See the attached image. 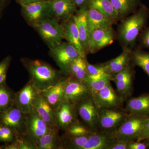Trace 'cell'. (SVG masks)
I'll list each match as a JSON object with an SVG mask.
<instances>
[{
  "mask_svg": "<svg viewBox=\"0 0 149 149\" xmlns=\"http://www.w3.org/2000/svg\"><path fill=\"white\" fill-rule=\"evenodd\" d=\"M148 145L143 141H132L128 142L127 149H148Z\"/></svg>",
  "mask_w": 149,
  "mask_h": 149,
  "instance_id": "f35d334b",
  "label": "cell"
},
{
  "mask_svg": "<svg viewBox=\"0 0 149 149\" xmlns=\"http://www.w3.org/2000/svg\"><path fill=\"white\" fill-rule=\"evenodd\" d=\"M87 12L88 9L85 7L80 8L72 17L77 26L81 44L87 54L88 53V41L89 37Z\"/></svg>",
  "mask_w": 149,
  "mask_h": 149,
  "instance_id": "603a6c76",
  "label": "cell"
},
{
  "mask_svg": "<svg viewBox=\"0 0 149 149\" xmlns=\"http://www.w3.org/2000/svg\"><path fill=\"white\" fill-rule=\"evenodd\" d=\"M124 109L130 114L149 116V93L137 97H130L125 100Z\"/></svg>",
  "mask_w": 149,
  "mask_h": 149,
  "instance_id": "ffe728a7",
  "label": "cell"
},
{
  "mask_svg": "<svg viewBox=\"0 0 149 149\" xmlns=\"http://www.w3.org/2000/svg\"><path fill=\"white\" fill-rule=\"evenodd\" d=\"M87 69L88 75H97L109 74L107 73L101 65H93L87 62Z\"/></svg>",
  "mask_w": 149,
  "mask_h": 149,
  "instance_id": "8d00e7d4",
  "label": "cell"
},
{
  "mask_svg": "<svg viewBox=\"0 0 149 149\" xmlns=\"http://www.w3.org/2000/svg\"><path fill=\"white\" fill-rule=\"evenodd\" d=\"M129 114L123 108L99 109L97 132L111 134L119 128Z\"/></svg>",
  "mask_w": 149,
  "mask_h": 149,
  "instance_id": "277c9868",
  "label": "cell"
},
{
  "mask_svg": "<svg viewBox=\"0 0 149 149\" xmlns=\"http://www.w3.org/2000/svg\"><path fill=\"white\" fill-rule=\"evenodd\" d=\"M111 80L109 79L92 80L87 78L85 83L88 87L90 95H93L110 83Z\"/></svg>",
  "mask_w": 149,
  "mask_h": 149,
  "instance_id": "836d02e7",
  "label": "cell"
},
{
  "mask_svg": "<svg viewBox=\"0 0 149 149\" xmlns=\"http://www.w3.org/2000/svg\"><path fill=\"white\" fill-rule=\"evenodd\" d=\"M21 61L29 73V80L40 92L55 85L63 77L61 71L42 61L23 58Z\"/></svg>",
  "mask_w": 149,
  "mask_h": 149,
  "instance_id": "6da1fadb",
  "label": "cell"
},
{
  "mask_svg": "<svg viewBox=\"0 0 149 149\" xmlns=\"http://www.w3.org/2000/svg\"><path fill=\"white\" fill-rule=\"evenodd\" d=\"M25 126L26 134L36 146L39 139L43 135L52 130H58L50 128L35 109L26 114Z\"/></svg>",
  "mask_w": 149,
  "mask_h": 149,
  "instance_id": "8fae6325",
  "label": "cell"
},
{
  "mask_svg": "<svg viewBox=\"0 0 149 149\" xmlns=\"http://www.w3.org/2000/svg\"><path fill=\"white\" fill-rule=\"evenodd\" d=\"M62 27L64 38L68 42L71 44L77 50L81 57L86 59L87 53L81 44L77 26L72 17L65 22Z\"/></svg>",
  "mask_w": 149,
  "mask_h": 149,
  "instance_id": "7402d4cb",
  "label": "cell"
},
{
  "mask_svg": "<svg viewBox=\"0 0 149 149\" xmlns=\"http://www.w3.org/2000/svg\"><path fill=\"white\" fill-rule=\"evenodd\" d=\"M55 119L59 130L65 131L70 124L80 119L76 106L65 100L55 110Z\"/></svg>",
  "mask_w": 149,
  "mask_h": 149,
  "instance_id": "5bb4252c",
  "label": "cell"
},
{
  "mask_svg": "<svg viewBox=\"0 0 149 149\" xmlns=\"http://www.w3.org/2000/svg\"><path fill=\"white\" fill-rule=\"evenodd\" d=\"M89 35L95 29L111 27L114 21L104 15L99 11L89 7L87 12Z\"/></svg>",
  "mask_w": 149,
  "mask_h": 149,
  "instance_id": "cb8c5ba5",
  "label": "cell"
},
{
  "mask_svg": "<svg viewBox=\"0 0 149 149\" xmlns=\"http://www.w3.org/2000/svg\"><path fill=\"white\" fill-rule=\"evenodd\" d=\"M76 7L80 8L85 7V6L88 4L89 0H72Z\"/></svg>",
  "mask_w": 149,
  "mask_h": 149,
  "instance_id": "7bdbcfd3",
  "label": "cell"
},
{
  "mask_svg": "<svg viewBox=\"0 0 149 149\" xmlns=\"http://www.w3.org/2000/svg\"><path fill=\"white\" fill-rule=\"evenodd\" d=\"M45 1L47 0H16L17 2L21 6L27 5L33 3Z\"/></svg>",
  "mask_w": 149,
  "mask_h": 149,
  "instance_id": "b9f144b4",
  "label": "cell"
},
{
  "mask_svg": "<svg viewBox=\"0 0 149 149\" xmlns=\"http://www.w3.org/2000/svg\"><path fill=\"white\" fill-rule=\"evenodd\" d=\"M10 0H0V19L2 16L3 12L8 5Z\"/></svg>",
  "mask_w": 149,
  "mask_h": 149,
  "instance_id": "ee69618b",
  "label": "cell"
},
{
  "mask_svg": "<svg viewBox=\"0 0 149 149\" xmlns=\"http://www.w3.org/2000/svg\"><path fill=\"white\" fill-rule=\"evenodd\" d=\"M67 81L68 77H63L55 85L40 92L54 111L65 100V92Z\"/></svg>",
  "mask_w": 149,
  "mask_h": 149,
  "instance_id": "e0dca14e",
  "label": "cell"
},
{
  "mask_svg": "<svg viewBox=\"0 0 149 149\" xmlns=\"http://www.w3.org/2000/svg\"><path fill=\"white\" fill-rule=\"evenodd\" d=\"M2 125V124L1 123L0 121V126H1Z\"/></svg>",
  "mask_w": 149,
  "mask_h": 149,
  "instance_id": "c3c4849f",
  "label": "cell"
},
{
  "mask_svg": "<svg viewBox=\"0 0 149 149\" xmlns=\"http://www.w3.org/2000/svg\"><path fill=\"white\" fill-rule=\"evenodd\" d=\"M59 130H52L42 136L37 145V149H65L63 137L58 135Z\"/></svg>",
  "mask_w": 149,
  "mask_h": 149,
  "instance_id": "d4e9b609",
  "label": "cell"
},
{
  "mask_svg": "<svg viewBox=\"0 0 149 149\" xmlns=\"http://www.w3.org/2000/svg\"><path fill=\"white\" fill-rule=\"evenodd\" d=\"M91 96L99 109L123 108L125 101L124 99L115 91L111 83Z\"/></svg>",
  "mask_w": 149,
  "mask_h": 149,
  "instance_id": "7c38bea8",
  "label": "cell"
},
{
  "mask_svg": "<svg viewBox=\"0 0 149 149\" xmlns=\"http://www.w3.org/2000/svg\"><path fill=\"white\" fill-rule=\"evenodd\" d=\"M149 116L130 114L117 130L110 134L116 141H137Z\"/></svg>",
  "mask_w": 149,
  "mask_h": 149,
  "instance_id": "3957f363",
  "label": "cell"
},
{
  "mask_svg": "<svg viewBox=\"0 0 149 149\" xmlns=\"http://www.w3.org/2000/svg\"><path fill=\"white\" fill-rule=\"evenodd\" d=\"M90 95V92L85 83L68 77L65 100L76 105L83 99Z\"/></svg>",
  "mask_w": 149,
  "mask_h": 149,
  "instance_id": "2e32d148",
  "label": "cell"
},
{
  "mask_svg": "<svg viewBox=\"0 0 149 149\" xmlns=\"http://www.w3.org/2000/svg\"><path fill=\"white\" fill-rule=\"evenodd\" d=\"M132 51L129 48H124L119 56L109 61L100 64L105 71L112 76L120 72L131 63Z\"/></svg>",
  "mask_w": 149,
  "mask_h": 149,
  "instance_id": "44dd1931",
  "label": "cell"
},
{
  "mask_svg": "<svg viewBox=\"0 0 149 149\" xmlns=\"http://www.w3.org/2000/svg\"><path fill=\"white\" fill-rule=\"evenodd\" d=\"M26 114L14 104L8 109L0 112V121L3 125L10 128L17 137L26 134L25 126Z\"/></svg>",
  "mask_w": 149,
  "mask_h": 149,
  "instance_id": "9c48e42d",
  "label": "cell"
},
{
  "mask_svg": "<svg viewBox=\"0 0 149 149\" xmlns=\"http://www.w3.org/2000/svg\"><path fill=\"white\" fill-rule=\"evenodd\" d=\"M144 141H145L147 145H148V146L149 148V138H148V139H146V140H144Z\"/></svg>",
  "mask_w": 149,
  "mask_h": 149,
  "instance_id": "f6af8a7d",
  "label": "cell"
},
{
  "mask_svg": "<svg viewBox=\"0 0 149 149\" xmlns=\"http://www.w3.org/2000/svg\"><path fill=\"white\" fill-rule=\"evenodd\" d=\"M50 3L52 18L58 21H67L76 12L77 7L72 0H56Z\"/></svg>",
  "mask_w": 149,
  "mask_h": 149,
  "instance_id": "ac0fdd59",
  "label": "cell"
},
{
  "mask_svg": "<svg viewBox=\"0 0 149 149\" xmlns=\"http://www.w3.org/2000/svg\"><path fill=\"white\" fill-rule=\"evenodd\" d=\"M140 43L142 47L149 49V27L141 32Z\"/></svg>",
  "mask_w": 149,
  "mask_h": 149,
  "instance_id": "74e56055",
  "label": "cell"
},
{
  "mask_svg": "<svg viewBox=\"0 0 149 149\" xmlns=\"http://www.w3.org/2000/svg\"><path fill=\"white\" fill-rule=\"evenodd\" d=\"M92 134L77 137L63 136L65 149H82L88 142L89 137Z\"/></svg>",
  "mask_w": 149,
  "mask_h": 149,
  "instance_id": "d6a6232c",
  "label": "cell"
},
{
  "mask_svg": "<svg viewBox=\"0 0 149 149\" xmlns=\"http://www.w3.org/2000/svg\"><path fill=\"white\" fill-rule=\"evenodd\" d=\"M131 58L132 63L141 67L149 78V52L140 49L132 51Z\"/></svg>",
  "mask_w": 149,
  "mask_h": 149,
  "instance_id": "f546056e",
  "label": "cell"
},
{
  "mask_svg": "<svg viewBox=\"0 0 149 149\" xmlns=\"http://www.w3.org/2000/svg\"><path fill=\"white\" fill-rule=\"evenodd\" d=\"M128 142L116 141L111 144L109 149H127Z\"/></svg>",
  "mask_w": 149,
  "mask_h": 149,
  "instance_id": "60d3db41",
  "label": "cell"
},
{
  "mask_svg": "<svg viewBox=\"0 0 149 149\" xmlns=\"http://www.w3.org/2000/svg\"><path fill=\"white\" fill-rule=\"evenodd\" d=\"M118 18L126 16L135 10L137 4L131 0H110Z\"/></svg>",
  "mask_w": 149,
  "mask_h": 149,
  "instance_id": "4dcf8cb0",
  "label": "cell"
},
{
  "mask_svg": "<svg viewBox=\"0 0 149 149\" xmlns=\"http://www.w3.org/2000/svg\"><path fill=\"white\" fill-rule=\"evenodd\" d=\"M11 60V56L8 55L0 62V85L6 83L7 74Z\"/></svg>",
  "mask_w": 149,
  "mask_h": 149,
  "instance_id": "d590c367",
  "label": "cell"
},
{
  "mask_svg": "<svg viewBox=\"0 0 149 149\" xmlns=\"http://www.w3.org/2000/svg\"><path fill=\"white\" fill-rule=\"evenodd\" d=\"M34 109L50 128L53 130H59L55 123V111L40 92L35 99Z\"/></svg>",
  "mask_w": 149,
  "mask_h": 149,
  "instance_id": "d6986e66",
  "label": "cell"
},
{
  "mask_svg": "<svg viewBox=\"0 0 149 149\" xmlns=\"http://www.w3.org/2000/svg\"><path fill=\"white\" fill-rule=\"evenodd\" d=\"M78 117L93 133L97 132L99 109L92 96L83 99L76 105Z\"/></svg>",
  "mask_w": 149,
  "mask_h": 149,
  "instance_id": "ba28073f",
  "label": "cell"
},
{
  "mask_svg": "<svg viewBox=\"0 0 149 149\" xmlns=\"http://www.w3.org/2000/svg\"><path fill=\"white\" fill-rule=\"evenodd\" d=\"M33 28L39 33L50 49L61 43L64 38L62 26L54 18L44 19Z\"/></svg>",
  "mask_w": 149,
  "mask_h": 149,
  "instance_id": "5b68a950",
  "label": "cell"
},
{
  "mask_svg": "<svg viewBox=\"0 0 149 149\" xmlns=\"http://www.w3.org/2000/svg\"><path fill=\"white\" fill-rule=\"evenodd\" d=\"M40 93L29 80L20 91L15 93L14 104L25 114L34 109L35 99Z\"/></svg>",
  "mask_w": 149,
  "mask_h": 149,
  "instance_id": "4fadbf2b",
  "label": "cell"
},
{
  "mask_svg": "<svg viewBox=\"0 0 149 149\" xmlns=\"http://www.w3.org/2000/svg\"><path fill=\"white\" fill-rule=\"evenodd\" d=\"M0 149H1V146H0Z\"/></svg>",
  "mask_w": 149,
  "mask_h": 149,
  "instance_id": "681fc988",
  "label": "cell"
},
{
  "mask_svg": "<svg viewBox=\"0 0 149 149\" xmlns=\"http://www.w3.org/2000/svg\"><path fill=\"white\" fill-rule=\"evenodd\" d=\"M64 132L63 136L65 137H77L93 133L80 121V119L75 120L70 124Z\"/></svg>",
  "mask_w": 149,
  "mask_h": 149,
  "instance_id": "1f68e13d",
  "label": "cell"
},
{
  "mask_svg": "<svg viewBox=\"0 0 149 149\" xmlns=\"http://www.w3.org/2000/svg\"><path fill=\"white\" fill-rule=\"evenodd\" d=\"M148 138H149V116L145 121L143 128L137 141H143Z\"/></svg>",
  "mask_w": 149,
  "mask_h": 149,
  "instance_id": "ab89813d",
  "label": "cell"
},
{
  "mask_svg": "<svg viewBox=\"0 0 149 149\" xmlns=\"http://www.w3.org/2000/svg\"><path fill=\"white\" fill-rule=\"evenodd\" d=\"M21 12L27 23L33 27L44 19L52 17L51 3L48 1L21 6Z\"/></svg>",
  "mask_w": 149,
  "mask_h": 149,
  "instance_id": "52a82bcc",
  "label": "cell"
},
{
  "mask_svg": "<svg viewBox=\"0 0 149 149\" xmlns=\"http://www.w3.org/2000/svg\"><path fill=\"white\" fill-rule=\"evenodd\" d=\"M135 66L131 62L124 69L112 77L111 81L114 82L116 86V92L125 101L132 97L133 94Z\"/></svg>",
  "mask_w": 149,
  "mask_h": 149,
  "instance_id": "30bf717a",
  "label": "cell"
},
{
  "mask_svg": "<svg viewBox=\"0 0 149 149\" xmlns=\"http://www.w3.org/2000/svg\"><path fill=\"white\" fill-rule=\"evenodd\" d=\"M87 62L86 59L81 56L75 58L70 65L68 77L85 83L88 76Z\"/></svg>",
  "mask_w": 149,
  "mask_h": 149,
  "instance_id": "4316f807",
  "label": "cell"
},
{
  "mask_svg": "<svg viewBox=\"0 0 149 149\" xmlns=\"http://www.w3.org/2000/svg\"><path fill=\"white\" fill-rule=\"evenodd\" d=\"M132 1H133V2L136 3L137 4V3L139 2V0H131Z\"/></svg>",
  "mask_w": 149,
  "mask_h": 149,
  "instance_id": "bcb514c9",
  "label": "cell"
},
{
  "mask_svg": "<svg viewBox=\"0 0 149 149\" xmlns=\"http://www.w3.org/2000/svg\"><path fill=\"white\" fill-rule=\"evenodd\" d=\"M88 4L90 7L97 10L113 20L118 18L110 0H89Z\"/></svg>",
  "mask_w": 149,
  "mask_h": 149,
  "instance_id": "83f0119b",
  "label": "cell"
},
{
  "mask_svg": "<svg viewBox=\"0 0 149 149\" xmlns=\"http://www.w3.org/2000/svg\"><path fill=\"white\" fill-rule=\"evenodd\" d=\"M16 137L10 128L3 125L0 126V143H10L15 141Z\"/></svg>",
  "mask_w": 149,
  "mask_h": 149,
  "instance_id": "e575fe53",
  "label": "cell"
},
{
  "mask_svg": "<svg viewBox=\"0 0 149 149\" xmlns=\"http://www.w3.org/2000/svg\"><path fill=\"white\" fill-rule=\"evenodd\" d=\"M15 93L7 85H0V112L8 109L14 104Z\"/></svg>",
  "mask_w": 149,
  "mask_h": 149,
  "instance_id": "f1b7e54d",
  "label": "cell"
},
{
  "mask_svg": "<svg viewBox=\"0 0 149 149\" xmlns=\"http://www.w3.org/2000/svg\"><path fill=\"white\" fill-rule=\"evenodd\" d=\"M149 11L142 5L139 10L124 20L118 31L119 40L125 48L133 46L146 27L149 17Z\"/></svg>",
  "mask_w": 149,
  "mask_h": 149,
  "instance_id": "7a4b0ae2",
  "label": "cell"
},
{
  "mask_svg": "<svg viewBox=\"0 0 149 149\" xmlns=\"http://www.w3.org/2000/svg\"><path fill=\"white\" fill-rule=\"evenodd\" d=\"M48 1H56V0H47Z\"/></svg>",
  "mask_w": 149,
  "mask_h": 149,
  "instance_id": "7dc6e473",
  "label": "cell"
},
{
  "mask_svg": "<svg viewBox=\"0 0 149 149\" xmlns=\"http://www.w3.org/2000/svg\"><path fill=\"white\" fill-rule=\"evenodd\" d=\"M50 50V54L63 74L68 77L70 65L74 59L81 56L77 50L71 44L63 42Z\"/></svg>",
  "mask_w": 149,
  "mask_h": 149,
  "instance_id": "8992f818",
  "label": "cell"
},
{
  "mask_svg": "<svg viewBox=\"0 0 149 149\" xmlns=\"http://www.w3.org/2000/svg\"><path fill=\"white\" fill-rule=\"evenodd\" d=\"M114 33L112 27L95 29L89 35L88 52L95 53L100 50L113 42Z\"/></svg>",
  "mask_w": 149,
  "mask_h": 149,
  "instance_id": "9a60e30c",
  "label": "cell"
},
{
  "mask_svg": "<svg viewBox=\"0 0 149 149\" xmlns=\"http://www.w3.org/2000/svg\"><path fill=\"white\" fill-rule=\"evenodd\" d=\"M114 141L110 134L100 132L93 133L82 149H109Z\"/></svg>",
  "mask_w": 149,
  "mask_h": 149,
  "instance_id": "484cf974",
  "label": "cell"
}]
</instances>
